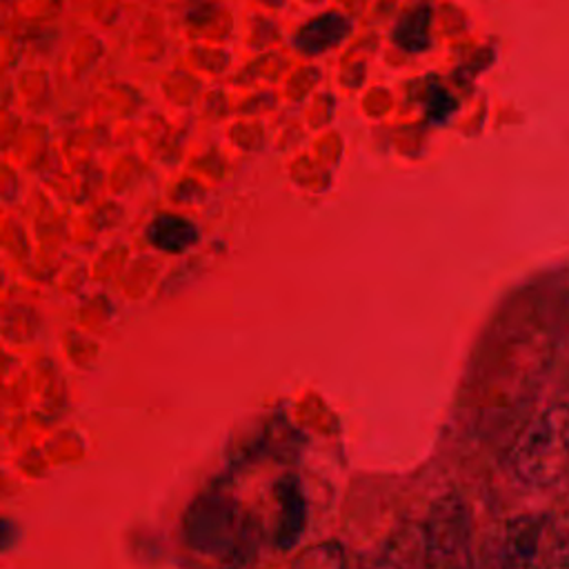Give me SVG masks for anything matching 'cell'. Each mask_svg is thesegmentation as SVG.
<instances>
[{
	"label": "cell",
	"instance_id": "1",
	"mask_svg": "<svg viewBox=\"0 0 569 569\" xmlns=\"http://www.w3.org/2000/svg\"><path fill=\"white\" fill-rule=\"evenodd\" d=\"M513 473L529 487H553L569 471V405L540 411L511 453Z\"/></svg>",
	"mask_w": 569,
	"mask_h": 569
},
{
	"label": "cell",
	"instance_id": "2",
	"mask_svg": "<svg viewBox=\"0 0 569 569\" xmlns=\"http://www.w3.org/2000/svg\"><path fill=\"white\" fill-rule=\"evenodd\" d=\"M351 27L353 22L347 16L327 11L302 24L293 38V44L305 56H318L340 44L351 33Z\"/></svg>",
	"mask_w": 569,
	"mask_h": 569
},
{
	"label": "cell",
	"instance_id": "3",
	"mask_svg": "<svg viewBox=\"0 0 569 569\" xmlns=\"http://www.w3.org/2000/svg\"><path fill=\"white\" fill-rule=\"evenodd\" d=\"M147 238L162 251H184L187 247H191L198 238V231L191 222L176 218V216H160L156 218L149 229H147Z\"/></svg>",
	"mask_w": 569,
	"mask_h": 569
},
{
	"label": "cell",
	"instance_id": "4",
	"mask_svg": "<svg viewBox=\"0 0 569 569\" xmlns=\"http://www.w3.org/2000/svg\"><path fill=\"white\" fill-rule=\"evenodd\" d=\"M429 20H431V9L427 4L416 7L413 11H407L405 16H400L396 27L391 29V40L409 53L425 51L429 47Z\"/></svg>",
	"mask_w": 569,
	"mask_h": 569
},
{
	"label": "cell",
	"instance_id": "5",
	"mask_svg": "<svg viewBox=\"0 0 569 569\" xmlns=\"http://www.w3.org/2000/svg\"><path fill=\"white\" fill-rule=\"evenodd\" d=\"M509 560L511 562H533L538 556V542H540V525L536 520H522L516 531L509 536Z\"/></svg>",
	"mask_w": 569,
	"mask_h": 569
},
{
	"label": "cell",
	"instance_id": "6",
	"mask_svg": "<svg viewBox=\"0 0 569 569\" xmlns=\"http://www.w3.org/2000/svg\"><path fill=\"white\" fill-rule=\"evenodd\" d=\"M451 107H453V104L449 102V96H447L440 87L431 84V89H429V116H431L433 120H440V118L447 116V111H449Z\"/></svg>",
	"mask_w": 569,
	"mask_h": 569
}]
</instances>
